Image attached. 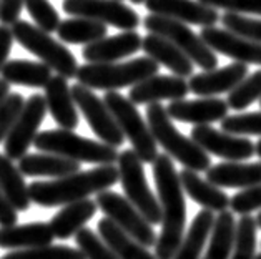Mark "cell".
I'll use <instances>...</instances> for the list:
<instances>
[{
  "mask_svg": "<svg viewBox=\"0 0 261 259\" xmlns=\"http://www.w3.org/2000/svg\"><path fill=\"white\" fill-rule=\"evenodd\" d=\"M151 168L162 210V233L155 243V257L171 259L185 236L187 203L171 158L167 153H158Z\"/></svg>",
  "mask_w": 261,
  "mask_h": 259,
  "instance_id": "6da1fadb",
  "label": "cell"
},
{
  "mask_svg": "<svg viewBox=\"0 0 261 259\" xmlns=\"http://www.w3.org/2000/svg\"><path fill=\"white\" fill-rule=\"evenodd\" d=\"M115 183H118L117 166L103 165L54 181H34L29 186V194L32 203L42 208H55L87 199L90 194L105 191Z\"/></svg>",
  "mask_w": 261,
  "mask_h": 259,
  "instance_id": "7a4b0ae2",
  "label": "cell"
},
{
  "mask_svg": "<svg viewBox=\"0 0 261 259\" xmlns=\"http://www.w3.org/2000/svg\"><path fill=\"white\" fill-rule=\"evenodd\" d=\"M158 68L160 65L148 56H140L123 63H85L77 68L75 78L90 90L115 92L118 88L133 87L158 75Z\"/></svg>",
  "mask_w": 261,
  "mask_h": 259,
  "instance_id": "3957f363",
  "label": "cell"
},
{
  "mask_svg": "<svg viewBox=\"0 0 261 259\" xmlns=\"http://www.w3.org/2000/svg\"><path fill=\"white\" fill-rule=\"evenodd\" d=\"M146 122L155 141L162 145L170 158H175L187 169L206 171L212 166L208 153H205L192 138H187L175 128L163 105L150 103L146 106Z\"/></svg>",
  "mask_w": 261,
  "mask_h": 259,
  "instance_id": "277c9868",
  "label": "cell"
},
{
  "mask_svg": "<svg viewBox=\"0 0 261 259\" xmlns=\"http://www.w3.org/2000/svg\"><path fill=\"white\" fill-rule=\"evenodd\" d=\"M34 147L48 155H57L77 163L92 165H113L118 153L113 147L90 138H84L70 130H47L37 133Z\"/></svg>",
  "mask_w": 261,
  "mask_h": 259,
  "instance_id": "5b68a950",
  "label": "cell"
},
{
  "mask_svg": "<svg viewBox=\"0 0 261 259\" xmlns=\"http://www.w3.org/2000/svg\"><path fill=\"white\" fill-rule=\"evenodd\" d=\"M10 32L14 40L18 42V45L39 56L43 65H47L50 70H55L57 75L63 78H75L79 68L77 59L65 45L50 37V34L27 20H20V18L10 25Z\"/></svg>",
  "mask_w": 261,
  "mask_h": 259,
  "instance_id": "8992f818",
  "label": "cell"
},
{
  "mask_svg": "<svg viewBox=\"0 0 261 259\" xmlns=\"http://www.w3.org/2000/svg\"><path fill=\"white\" fill-rule=\"evenodd\" d=\"M103 102L107 108L110 110L113 120L117 122L120 131L132 143V150L135 151L140 161L151 165L158 156L156 141L148 125L145 123V120L137 110V105H133L128 98L118 92H107Z\"/></svg>",
  "mask_w": 261,
  "mask_h": 259,
  "instance_id": "52a82bcc",
  "label": "cell"
},
{
  "mask_svg": "<svg viewBox=\"0 0 261 259\" xmlns=\"http://www.w3.org/2000/svg\"><path fill=\"white\" fill-rule=\"evenodd\" d=\"M118 181L122 183L125 198L137 208V211L148 221L151 226L162 223V210L158 199L146 181L143 163L133 150H123L117 158Z\"/></svg>",
  "mask_w": 261,
  "mask_h": 259,
  "instance_id": "ba28073f",
  "label": "cell"
},
{
  "mask_svg": "<svg viewBox=\"0 0 261 259\" xmlns=\"http://www.w3.org/2000/svg\"><path fill=\"white\" fill-rule=\"evenodd\" d=\"M143 25L150 34L160 35L173 43L178 50H181L193 62V65L201 67L205 72L215 70L218 65V59H216L215 52L206 47V43L200 39V35H196L188 25L153 14L143 18Z\"/></svg>",
  "mask_w": 261,
  "mask_h": 259,
  "instance_id": "9c48e42d",
  "label": "cell"
},
{
  "mask_svg": "<svg viewBox=\"0 0 261 259\" xmlns=\"http://www.w3.org/2000/svg\"><path fill=\"white\" fill-rule=\"evenodd\" d=\"M95 205L100 208L103 214L113 224L133 238L138 244L145 246L146 249L153 248L156 243V235L148 221L137 211L128 199L115 191H100L95 198Z\"/></svg>",
  "mask_w": 261,
  "mask_h": 259,
  "instance_id": "30bf717a",
  "label": "cell"
},
{
  "mask_svg": "<svg viewBox=\"0 0 261 259\" xmlns=\"http://www.w3.org/2000/svg\"><path fill=\"white\" fill-rule=\"evenodd\" d=\"M62 9L73 17L112 25L125 32L135 30L140 25V15L120 0H63Z\"/></svg>",
  "mask_w": 261,
  "mask_h": 259,
  "instance_id": "8fae6325",
  "label": "cell"
},
{
  "mask_svg": "<svg viewBox=\"0 0 261 259\" xmlns=\"http://www.w3.org/2000/svg\"><path fill=\"white\" fill-rule=\"evenodd\" d=\"M47 115V105L43 95H32L23 103V108L18 115L15 125L12 126L10 133L5 138L4 151L5 156L14 160H20L30 148V145L34 143L39 128L43 122V118Z\"/></svg>",
  "mask_w": 261,
  "mask_h": 259,
  "instance_id": "7c38bea8",
  "label": "cell"
},
{
  "mask_svg": "<svg viewBox=\"0 0 261 259\" xmlns=\"http://www.w3.org/2000/svg\"><path fill=\"white\" fill-rule=\"evenodd\" d=\"M70 90H72L75 106H79L80 111L84 113L87 123L90 125L93 133L100 138V141L113 148L122 147L125 136L120 131L117 122L113 120L112 113L107 108L103 100L98 98L90 88L80 83L73 85Z\"/></svg>",
  "mask_w": 261,
  "mask_h": 259,
  "instance_id": "4fadbf2b",
  "label": "cell"
},
{
  "mask_svg": "<svg viewBox=\"0 0 261 259\" xmlns=\"http://www.w3.org/2000/svg\"><path fill=\"white\" fill-rule=\"evenodd\" d=\"M192 140L205 151L226 161H243L254 155V145L250 138L237 136L215 130L210 125H200L192 130Z\"/></svg>",
  "mask_w": 261,
  "mask_h": 259,
  "instance_id": "5bb4252c",
  "label": "cell"
},
{
  "mask_svg": "<svg viewBox=\"0 0 261 259\" xmlns=\"http://www.w3.org/2000/svg\"><path fill=\"white\" fill-rule=\"evenodd\" d=\"M200 39L206 43L210 50L230 56L234 62L243 63V65H248V63L261 65V43L258 42L243 39L226 28L218 27H203Z\"/></svg>",
  "mask_w": 261,
  "mask_h": 259,
  "instance_id": "9a60e30c",
  "label": "cell"
},
{
  "mask_svg": "<svg viewBox=\"0 0 261 259\" xmlns=\"http://www.w3.org/2000/svg\"><path fill=\"white\" fill-rule=\"evenodd\" d=\"M146 10L153 15L167 17L181 23L215 27L220 20L218 12L200 4L198 0H145Z\"/></svg>",
  "mask_w": 261,
  "mask_h": 259,
  "instance_id": "2e32d148",
  "label": "cell"
},
{
  "mask_svg": "<svg viewBox=\"0 0 261 259\" xmlns=\"http://www.w3.org/2000/svg\"><path fill=\"white\" fill-rule=\"evenodd\" d=\"M170 118L183 123H192L195 126L210 125L221 122L228 117V105L221 98H198V100H176L171 102L167 108Z\"/></svg>",
  "mask_w": 261,
  "mask_h": 259,
  "instance_id": "e0dca14e",
  "label": "cell"
},
{
  "mask_svg": "<svg viewBox=\"0 0 261 259\" xmlns=\"http://www.w3.org/2000/svg\"><path fill=\"white\" fill-rule=\"evenodd\" d=\"M188 81L180 77L153 75L140 83L133 85L128 93V100L133 105L158 103L162 100H185L188 95Z\"/></svg>",
  "mask_w": 261,
  "mask_h": 259,
  "instance_id": "ac0fdd59",
  "label": "cell"
},
{
  "mask_svg": "<svg viewBox=\"0 0 261 259\" xmlns=\"http://www.w3.org/2000/svg\"><path fill=\"white\" fill-rule=\"evenodd\" d=\"M140 48H142V37L135 30H128L85 45L82 55L87 63H115L137 53Z\"/></svg>",
  "mask_w": 261,
  "mask_h": 259,
  "instance_id": "d6986e66",
  "label": "cell"
},
{
  "mask_svg": "<svg viewBox=\"0 0 261 259\" xmlns=\"http://www.w3.org/2000/svg\"><path fill=\"white\" fill-rule=\"evenodd\" d=\"M248 75V65L231 63L228 67L215 68L210 72H201L190 77L188 90L198 97H215V95L231 92Z\"/></svg>",
  "mask_w": 261,
  "mask_h": 259,
  "instance_id": "ffe728a7",
  "label": "cell"
},
{
  "mask_svg": "<svg viewBox=\"0 0 261 259\" xmlns=\"http://www.w3.org/2000/svg\"><path fill=\"white\" fill-rule=\"evenodd\" d=\"M45 105L48 113L60 126V130L73 131L79 126V111L75 106L72 90L67 78L55 75L45 85Z\"/></svg>",
  "mask_w": 261,
  "mask_h": 259,
  "instance_id": "44dd1931",
  "label": "cell"
},
{
  "mask_svg": "<svg viewBox=\"0 0 261 259\" xmlns=\"http://www.w3.org/2000/svg\"><path fill=\"white\" fill-rule=\"evenodd\" d=\"M206 181L218 188H251L261 185V161H225L206 169Z\"/></svg>",
  "mask_w": 261,
  "mask_h": 259,
  "instance_id": "7402d4cb",
  "label": "cell"
},
{
  "mask_svg": "<svg viewBox=\"0 0 261 259\" xmlns=\"http://www.w3.org/2000/svg\"><path fill=\"white\" fill-rule=\"evenodd\" d=\"M142 50L148 59L156 62L158 65L162 63L170 72H173L175 77L187 78L193 75V62L173 43L160 35L148 34L145 39H142Z\"/></svg>",
  "mask_w": 261,
  "mask_h": 259,
  "instance_id": "603a6c76",
  "label": "cell"
},
{
  "mask_svg": "<svg viewBox=\"0 0 261 259\" xmlns=\"http://www.w3.org/2000/svg\"><path fill=\"white\" fill-rule=\"evenodd\" d=\"M52 243L54 233L47 223L0 226V248L4 249H34Z\"/></svg>",
  "mask_w": 261,
  "mask_h": 259,
  "instance_id": "cb8c5ba5",
  "label": "cell"
},
{
  "mask_svg": "<svg viewBox=\"0 0 261 259\" xmlns=\"http://www.w3.org/2000/svg\"><path fill=\"white\" fill-rule=\"evenodd\" d=\"M18 169L23 176L30 178H65L80 171V163L67 160V158L48 155V153H32L18 160Z\"/></svg>",
  "mask_w": 261,
  "mask_h": 259,
  "instance_id": "d4e9b609",
  "label": "cell"
},
{
  "mask_svg": "<svg viewBox=\"0 0 261 259\" xmlns=\"http://www.w3.org/2000/svg\"><path fill=\"white\" fill-rule=\"evenodd\" d=\"M180 185L181 189L188 194L193 201H196L200 206H203L208 211H226V208L230 206V198L225 191H221V188L212 185L210 181L203 180L201 176L196 175V171L192 169H181L180 175Z\"/></svg>",
  "mask_w": 261,
  "mask_h": 259,
  "instance_id": "484cf974",
  "label": "cell"
},
{
  "mask_svg": "<svg viewBox=\"0 0 261 259\" xmlns=\"http://www.w3.org/2000/svg\"><path fill=\"white\" fill-rule=\"evenodd\" d=\"M95 213H97V205L88 198L65 205L48 223L54 238L68 239L75 236L95 216Z\"/></svg>",
  "mask_w": 261,
  "mask_h": 259,
  "instance_id": "4316f807",
  "label": "cell"
},
{
  "mask_svg": "<svg viewBox=\"0 0 261 259\" xmlns=\"http://www.w3.org/2000/svg\"><path fill=\"white\" fill-rule=\"evenodd\" d=\"M97 229L103 244L120 259H156L155 254H151L145 246L138 244L126 233L117 228L108 218H101L98 221Z\"/></svg>",
  "mask_w": 261,
  "mask_h": 259,
  "instance_id": "83f0119b",
  "label": "cell"
},
{
  "mask_svg": "<svg viewBox=\"0 0 261 259\" xmlns=\"http://www.w3.org/2000/svg\"><path fill=\"white\" fill-rule=\"evenodd\" d=\"M2 80L9 85H22L29 88H45L52 78V70L42 62L7 60L2 68Z\"/></svg>",
  "mask_w": 261,
  "mask_h": 259,
  "instance_id": "f1b7e54d",
  "label": "cell"
},
{
  "mask_svg": "<svg viewBox=\"0 0 261 259\" xmlns=\"http://www.w3.org/2000/svg\"><path fill=\"white\" fill-rule=\"evenodd\" d=\"M0 189L17 211H27L30 208L32 199L23 175L17 165H14V161L2 153H0Z\"/></svg>",
  "mask_w": 261,
  "mask_h": 259,
  "instance_id": "f546056e",
  "label": "cell"
},
{
  "mask_svg": "<svg viewBox=\"0 0 261 259\" xmlns=\"http://www.w3.org/2000/svg\"><path fill=\"white\" fill-rule=\"evenodd\" d=\"M215 223V216L212 211L203 210L196 214L190 229L185 233L180 248L176 249L171 259H200L201 251L205 248L206 239L210 236Z\"/></svg>",
  "mask_w": 261,
  "mask_h": 259,
  "instance_id": "4dcf8cb0",
  "label": "cell"
},
{
  "mask_svg": "<svg viewBox=\"0 0 261 259\" xmlns=\"http://www.w3.org/2000/svg\"><path fill=\"white\" fill-rule=\"evenodd\" d=\"M57 35L60 37L62 42L72 43V45H90L93 42L105 39L107 25L88 20V18L73 17L60 22Z\"/></svg>",
  "mask_w": 261,
  "mask_h": 259,
  "instance_id": "1f68e13d",
  "label": "cell"
},
{
  "mask_svg": "<svg viewBox=\"0 0 261 259\" xmlns=\"http://www.w3.org/2000/svg\"><path fill=\"white\" fill-rule=\"evenodd\" d=\"M234 229H237V223H234L233 213L221 211L215 218L212 233H210V244L201 259H230L234 243Z\"/></svg>",
  "mask_w": 261,
  "mask_h": 259,
  "instance_id": "d6a6232c",
  "label": "cell"
},
{
  "mask_svg": "<svg viewBox=\"0 0 261 259\" xmlns=\"http://www.w3.org/2000/svg\"><path fill=\"white\" fill-rule=\"evenodd\" d=\"M256 221L250 214L241 216L234 229V243L230 259H254L256 251Z\"/></svg>",
  "mask_w": 261,
  "mask_h": 259,
  "instance_id": "836d02e7",
  "label": "cell"
},
{
  "mask_svg": "<svg viewBox=\"0 0 261 259\" xmlns=\"http://www.w3.org/2000/svg\"><path fill=\"white\" fill-rule=\"evenodd\" d=\"M259 98H261V70H256L251 75H246L233 88L230 95H228L226 105L228 108H233L234 111H241Z\"/></svg>",
  "mask_w": 261,
  "mask_h": 259,
  "instance_id": "e575fe53",
  "label": "cell"
},
{
  "mask_svg": "<svg viewBox=\"0 0 261 259\" xmlns=\"http://www.w3.org/2000/svg\"><path fill=\"white\" fill-rule=\"evenodd\" d=\"M2 259H87L80 249L70 248V246H42L34 249L12 251Z\"/></svg>",
  "mask_w": 261,
  "mask_h": 259,
  "instance_id": "d590c367",
  "label": "cell"
},
{
  "mask_svg": "<svg viewBox=\"0 0 261 259\" xmlns=\"http://www.w3.org/2000/svg\"><path fill=\"white\" fill-rule=\"evenodd\" d=\"M23 7L34 20L35 27L52 34L60 25V15L48 0H23Z\"/></svg>",
  "mask_w": 261,
  "mask_h": 259,
  "instance_id": "8d00e7d4",
  "label": "cell"
},
{
  "mask_svg": "<svg viewBox=\"0 0 261 259\" xmlns=\"http://www.w3.org/2000/svg\"><path fill=\"white\" fill-rule=\"evenodd\" d=\"M221 131L230 135H256L261 136V111L245 113V115H233L221 120Z\"/></svg>",
  "mask_w": 261,
  "mask_h": 259,
  "instance_id": "74e56055",
  "label": "cell"
},
{
  "mask_svg": "<svg viewBox=\"0 0 261 259\" xmlns=\"http://www.w3.org/2000/svg\"><path fill=\"white\" fill-rule=\"evenodd\" d=\"M221 22L226 27V30L231 32V34L261 43V20L226 12L221 17Z\"/></svg>",
  "mask_w": 261,
  "mask_h": 259,
  "instance_id": "f35d334b",
  "label": "cell"
},
{
  "mask_svg": "<svg viewBox=\"0 0 261 259\" xmlns=\"http://www.w3.org/2000/svg\"><path fill=\"white\" fill-rule=\"evenodd\" d=\"M75 243L79 244V249L84 252L87 259H120L107 248L97 233L90 228H82L75 235Z\"/></svg>",
  "mask_w": 261,
  "mask_h": 259,
  "instance_id": "ab89813d",
  "label": "cell"
},
{
  "mask_svg": "<svg viewBox=\"0 0 261 259\" xmlns=\"http://www.w3.org/2000/svg\"><path fill=\"white\" fill-rule=\"evenodd\" d=\"M25 100L20 93H9L7 98L0 103V143L10 133L18 115L23 108Z\"/></svg>",
  "mask_w": 261,
  "mask_h": 259,
  "instance_id": "60d3db41",
  "label": "cell"
},
{
  "mask_svg": "<svg viewBox=\"0 0 261 259\" xmlns=\"http://www.w3.org/2000/svg\"><path fill=\"white\" fill-rule=\"evenodd\" d=\"M215 10H228L230 14H258L261 15V0H198Z\"/></svg>",
  "mask_w": 261,
  "mask_h": 259,
  "instance_id": "b9f144b4",
  "label": "cell"
},
{
  "mask_svg": "<svg viewBox=\"0 0 261 259\" xmlns=\"http://www.w3.org/2000/svg\"><path fill=\"white\" fill-rule=\"evenodd\" d=\"M230 208L233 213L241 214V216L250 214L251 211L261 210V185L246 188L243 191L237 193L230 199Z\"/></svg>",
  "mask_w": 261,
  "mask_h": 259,
  "instance_id": "7bdbcfd3",
  "label": "cell"
},
{
  "mask_svg": "<svg viewBox=\"0 0 261 259\" xmlns=\"http://www.w3.org/2000/svg\"><path fill=\"white\" fill-rule=\"evenodd\" d=\"M23 0H0V22L5 27L15 23L20 18Z\"/></svg>",
  "mask_w": 261,
  "mask_h": 259,
  "instance_id": "ee69618b",
  "label": "cell"
},
{
  "mask_svg": "<svg viewBox=\"0 0 261 259\" xmlns=\"http://www.w3.org/2000/svg\"><path fill=\"white\" fill-rule=\"evenodd\" d=\"M17 219H18L17 210L10 205L7 196L0 189V226L2 228H5V226H14L17 224Z\"/></svg>",
  "mask_w": 261,
  "mask_h": 259,
  "instance_id": "f6af8a7d",
  "label": "cell"
},
{
  "mask_svg": "<svg viewBox=\"0 0 261 259\" xmlns=\"http://www.w3.org/2000/svg\"><path fill=\"white\" fill-rule=\"evenodd\" d=\"M12 43H14V37H12L10 28L5 27V25H0V72H2L4 65L7 63Z\"/></svg>",
  "mask_w": 261,
  "mask_h": 259,
  "instance_id": "bcb514c9",
  "label": "cell"
},
{
  "mask_svg": "<svg viewBox=\"0 0 261 259\" xmlns=\"http://www.w3.org/2000/svg\"><path fill=\"white\" fill-rule=\"evenodd\" d=\"M9 93H10V85L5 80L0 78V103H2L5 98H7Z\"/></svg>",
  "mask_w": 261,
  "mask_h": 259,
  "instance_id": "7dc6e473",
  "label": "cell"
},
{
  "mask_svg": "<svg viewBox=\"0 0 261 259\" xmlns=\"http://www.w3.org/2000/svg\"><path fill=\"white\" fill-rule=\"evenodd\" d=\"M254 155H258L261 158V140L256 145H254Z\"/></svg>",
  "mask_w": 261,
  "mask_h": 259,
  "instance_id": "c3c4849f",
  "label": "cell"
},
{
  "mask_svg": "<svg viewBox=\"0 0 261 259\" xmlns=\"http://www.w3.org/2000/svg\"><path fill=\"white\" fill-rule=\"evenodd\" d=\"M254 221H256V226H258V228H261V211H259L258 216L254 218Z\"/></svg>",
  "mask_w": 261,
  "mask_h": 259,
  "instance_id": "681fc988",
  "label": "cell"
},
{
  "mask_svg": "<svg viewBox=\"0 0 261 259\" xmlns=\"http://www.w3.org/2000/svg\"><path fill=\"white\" fill-rule=\"evenodd\" d=\"M130 2H132V4H137V5H138V4H143L145 0H130Z\"/></svg>",
  "mask_w": 261,
  "mask_h": 259,
  "instance_id": "f907efd6",
  "label": "cell"
},
{
  "mask_svg": "<svg viewBox=\"0 0 261 259\" xmlns=\"http://www.w3.org/2000/svg\"><path fill=\"white\" fill-rule=\"evenodd\" d=\"M254 259H261V254H258V256H254Z\"/></svg>",
  "mask_w": 261,
  "mask_h": 259,
  "instance_id": "816d5d0a",
  "label": "cell"
},
{
  "mask_svg": "<svg viewBox=\"0 0 261 259\" xmlns=\"http://www.w3.org/2000/svg\"><path fill=\"white\" fill-rule=\"evenodd\" d=\"M259 106H261V98H259Z\"/></svg>",
  "mask_w": 261,
  "mask_h": 259,
  "instance_id": "f5cc1de1",
  "label": "cell"
},
{
  "mask_svg": "<svg viewBox=\"0 0 261 259\" xmlns=\"http://www.w3.org/2000/svg\"><path fill=\"white\" fill-rule=\"evenodd\" d=\"M120 2H122V0H120Z\"/></svg>",
  "mask_w": 261,
  "mask_h": 259,
  "instance_id": "db71d44e",
  "label": "cell"
}]
</instances>
